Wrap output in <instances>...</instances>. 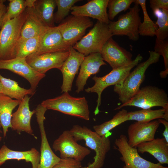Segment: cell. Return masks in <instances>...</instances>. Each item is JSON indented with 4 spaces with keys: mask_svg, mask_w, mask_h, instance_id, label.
Returning <instances> with one entry per match:
<instances>
[{
    "mask_svg": "<svg viewBox=\"0 0 168 168\" xmlns=\"http://www.w3.org/2000/svg\"><path fill=\"white\" fill-rule=\"evenodd\" d=\"M69 131L76 142L84 140L86 146L95 152L93 161L82 168H102L106 155L111 148L108 133L100 136L87 127L77 124L73 125Z\"/></svg>",
    "mask_w": 168,
    "mask_h": 168,
    "instance_id": "obj_1",
    "label": "cell"
},
{
    "mask_svg": "<svg viewBox=\"0 0 168 168\" xmlns=\"http://www.w3.org/2000/svg\"><path fill=\"white\" fill-rule=\"evenodd\" d=\"M149 57L146 61L138 63L121 84L114 86V91L118 95L122 104L129 101L138 91L145 80L147 68L159 61L160 56L158 54L153 51H149Z\"/></svg>",
    "mask_w": 168,
    "mask_h": 168,
    "instance_id": "obj_2",
    "label": "cell"
},
{
    "mask_svg": "<svg viewBox=\"0 0 168 168\" xmlns=\"http://www.w3.org/2000/svg\"><path fill=\"white\" fill-rule=\"evenodd\" d=\"M28 13L27 7L17 17L7 20L3 23L0 31V60L16 58L21 30Z\"/></svg>",
    "mask_w": 168,
    "mask_h": 168,
    "instance_id": "obj_3",
    "label": "cell"
},
{
    "mask_svg": "<svg viewBox=\"0 0 168 168\" xmlns=\"http://www.w3.org/2000/svg\"><path fill=\"white\" fill-rule=\"evenodd\" d=\"M40 105L47 110L58 111L86 120L90 119L88 102L85 97H73L68 92H64L55 98L44 100Z\"/></svg>",
    "mask_w": 168,
    "mask_h": 168,
    "instance_id": "obj_4",
    "label": "cell"
},
{
    "mask_svg": "<svg viewBox=\"0 0 168 168\" xmlns=\"http://www.w3.org/2000/svg\"><path fill=\"white\" fill-rule=\"evenodd\" d=\"M142 59V56L139 54L130 63L112 69L110 72L103 77H93L92 79L95 82V84L92 86L86 89L85 91L87 93L95 92L98 95L97 105L94 112L95 115H97L100 112L99 107L101 104V95L103 90L109 86L121 84L132 69L136 66Z\"/></svg>",
    "mask_w": 168,
    "mask_h": 168,
    "instance_id": "obj_5",
    "label": "cell"
},
{
    "mask_svg": "<svg viewBox=\"0 0 168 168\" xmlns=\"http://www.w3.org/2000/svg\"><path fill=\"white\" fill-rule=\"evenodd\" d=\"M127 106H135L142 109L160 106L165 110H168V95L162 89L155 86H146L140 89L129 101L114 110H119Z\"/></svg>",
    "mask_w": 168,
    "mask_h": 168,
    "instance_id": "obj_6",
    "label": "cell"
},
{
    "mask_svg": "<svg viewBox=\"0 0 168 168\" xmlns=\"http://www.w3.org/2000/svg\"><path fill=\"white\" fill-rule=\"evenodd\" d=\"M113 35L108 24L97 21L93 27L72 47L85 56L100 53L104 45Z\"/></svg>",
    "mask_w": 168,
    "mask_h": 168,
    "instance_id": "obj_7",
    "label": "cell"
},
{
    "mask_svg": "<svg viewBox=\"0 0 168 168\" xmlns=\"http://www.w3.org/2000/svg\"><path fill=\"white\" fill-rule=\"evenodd\" d=\"M125 14L121 15L117 21H110L108 24L113 35H126L129 39L136 41L139 39V27L141 23L139 5L135 3Z\"/></svg>",
    "mask_w": 168,
    "mask_h": 168,
    "instance_id": "obj_8",
    "label": "cell"
},
{
    "mask_svg": "<svg viewBox=\"0 0 168 168\" xmlns=\"http://www.w3.org/2000/svg\"><path fill=\"white\" fill-rule=\"evenodd\" d=\"M93 25L89 17L72 15L67 16L57 27L65 42L73 46L84 36L86 29Z\"/></svg>",
    "mask_w": 168,
    "mask_h": 168,
    "instance_id": "obj_9",
    "label": "cell"
},
{
    "mask_svg": "<svg viewBox=\"0 0 168 168\" xmlns=\"http://www.w3.org/2000/svg\"><path fill=\"white\" fill-rule=\"evenodd\" d=\"M114 144L116 148L121 155L120 159L124 163L123 168H168L159 163H155L142 158L136 147L129 145L125 135L122 134L116 139Z\"/></svg>",
    "mask_w": 168,
    "mask_h": 168,
    "instance_id": "obj_10",
    "label": "cell"
},
{
    "mask_svg": "<svg viewBox=\"0 0 168 168\" xmlns=\"http://www.w3.org/2000/svg\"><path fill=\"white\" fill-rule=\"evenodd\" d=\"M52 148L60 152L61 159L72 158L81 161L91 151L77 143L69 130H65L53 142Z\"/></svg>",
    "mask_w": 168,
    "mask_h": 168,
    "instance_id": "obj_11",
    "label": "cell"
},
{
    "mask_svg": "<svg viewBox=\"0 0 168 168\" xmlns=\"http://www.w3.org/2000/svg\"><path fill=\"white\" fill-rule=\"evenodd\" d=\"M47 110L40 104L35 110L41 138L40 158L38 168H52L61 159L54 153L47 138L44 125L45 119L44 114Z\"/></svg>",
    "mask_w": 168,
    "mask_h": 168,
    "instance_id": "obj_12",
    "label": "cell"
},
{
    "mask_svg": "<svg viewBox=\"0 0 168 168\" xmlns=\"http://www.w3.org/2000/svg\"><path fill=\"white\" fill-rule=\"evenodd\" d=\"M69 54L68 50L30 55L26 59L28 64L36 72L45 74L53 68L60 70Z\"/></svg>",
    "mask_w": 168,
    "mask_h": 168,
    "instance_id": "obj_13",
    "label": "cell"
},
{
    "mask_svg": "<svg viewBox=\"0 0 168 168\" xmlns=\"http://www.w3.org/2000/svg\"><path fill=\"white\" fill-rule=\"evenodd\" d=\"M9 70L24 77L29 82L30 89L35 91L40 81L45 76L35 71L27 62L25 58H15L0 60V69Z\"/></svg>",
    "mask_w": 168,
    "mask_h": 168,
    "instance_id": "obj_14",
    "label": "cell"
},
{
    "mask_svg": "<svg viewBox=\"0 0 168 168\" xmlns=\"http://www.w3.org/2000/svg\"><path fill=\"white\" fill-rule=\"evenodd\" d=\"M100 53L103 60L106 62L112 69L127 65L133 60L132 54L120 47L112 37L104 45Z\"/></svg>",
    "mask_w": 168,
    "mask_h": 168,
    "instance_id": "obj_15",
    "label": "cell"
},
{
    "mask_svg": "<svg viewBox=\"0 0 168 168\" xmlns=\"http://www.w3.org/2000/svg\"><path fill=\"white\" fill-rule=\"evenodd\" d=\"M70 47L64 41L57 26H48L41 35L37 49L30 55L68 50Z\"/></svg>",
    "mask_w": 168,
    "mask_h": 168,
    "instance_id": "obj_16",
    "label": "cell"
},
{
    "mask_svg": "<svg viewBox=\"0 0 168 168\" xmlns=\"http://www.w3.org/2000/svg\"><path fill=\"white\" fill-rule=\"evenodd\" d=\"M158 120L148 122H136L128 129V143L133 147L142 142L155 139V133L160 124Z\"/></svg>",
    "mask_w": 168,
    "mask_h": 168,
    "instance_id": "obj_17",
    "label": "cell"
},
{
    "mask_svg": "<svg viewBox=\"0 0 168 168\" xmlns=\"http://www.w3.org/2000/svg\"><path fill=\"white\" fill-rule=\"evenodd\" d=\"M69 51V55L60 69L63 76V82L61 87L62 92L71 91L75 76L78 73L85 56L75 49L72 46L70 47Z\"/></svg>",
    "mask_w": 168,
    "mask_h": 168,
    "instance_id": "obj_18",
    "label": "cell"
},
{
    "mask_svg": "<svg viewBox=\"0 0 168 168\" xmlns=\"http://www.w3.org/2000/svg\"><path fill=\"white\" fill-rule=\"evenodd\" d=\"M30 97L28 95L25 96L21 101L16 111L12 114L11 121L12 129L20 134L25 132L31 135H34L31 126V119L35 110H30L29 102Z\"/></svg>",
    "mask_w": 168,
    "mask_h": 168,
    "instance_id": "obj_19",
    "label": "cell"
},
{
    "mask_svg": "<svg viewBox=\"0 0 168 168\" xmlns=\"http://www.w3.org/2000/svg\"><path fill=\"white\" fill-rule=\"evenodd\" d=\"M109 0H91L81 6H73L72 15L91 17L108 24L110 21L107 13Z\"/></svg>",
    "mask_w": 168,
    "mask_h": 168,
    "instance_id": "obj_20",
    "label": "cell"
},
{
    "mask_svg": "<svg viewBox=\"0 0 168 168\" xmlns=\"http://www.w3.org/2000/svg\"><path fill=\"white\" fill-rule=\"evenodd\" d=\"M106 65L100 53L91 54L85 56L80 66L79 74L76 81L77 93L83 91L88 78L98 73L100 67Z\"/></svg>",
    "mask_w": 168,
    "mask_h": 168,
    "instance_id": "obj_21",
    "label": "cell"
},
{
    "mask_svg": "<svg viewBox=\"0 0 168 168\" xmlns=\"http://www.w3.org/2000/svg\"><path fill=\"white\" fill-rule=\"evenodd\" d=\"M28 9V15L21 28L17 47L26 40L41 35L48 27L40 18L34 7Z\"/></svg>",
    "mask_w": 168,
    "mask_h": 168,
    "instance_id": "obj_22",
    "label": "cell"
},
{
    "mask_svg": "<svg viewBox=\"0 0 168 168\" xmlns=\"http://www.w3.org/2000/svg\"><path fill=\"white\" fill-rule=\"evenodd\" d=\"M40 158V152L34 147L29 150L20 151L12 150L4 145L0 149V166L8 160H24L30 162L32 168H38Z\"/></svg>",
    "mask_w": 168,
    "mask_h": 168,
    "instance_id": "obj_23",
    "label": "cell"
},
{
    "mask_svg": "<svg viewBox=\"0 0 168 168\" xmlns=\"http://www.w3.org/2000/svg\"><path fill=\"white\" fill-rule=\"evenodd\" d=\"M136 147L138 153L148 152L157 160L160 164H168V143L164 138L142 142Z\"/></svg>",
    "mask_w": 168,
    "mask_h": 168,
    "instance_id": "obj_24",
    "label": "cell"
},
{
    "mask_svg": "<svg viewBox=\"0 0 168 168\" xmlns=\"http://www.w3.org/2000/svg\"><path fill=\"white\" fill-rule=\"evenodd\" d=\"M21 101L13 100L0 93V122L3 131L4 138L6 137L8 128H12V112L19 105Z\"/></svg>",
    "mask_w": 168,
    "mask_h": 168,
    "instance_id": "obj_25",
    "label": "cell"
},
{
    "mask_svg": "<svg viewBox=\"0 0 168 168\" xmlns=\"http://www.w3.org/2000/svg\"><path fill=\"white\" fill-rule=\"evenodd\" d=\"M0 82L2 85L1 93L17 100L21 101L25 96L33 95L35 92L30 88L26 89L20 87L16 81L5 78L0 74Z\"/></svg>",
    "mask_w": 168,
    "mask_h": 168,
    "instance_id": "obj_26",
    "label": "cell"
},
{
    "mask_svg": "<svg viewBox=\"0 0 168 168\" xmlns=\"http://www.w3.org/2000/svg\"><path fill=\"white\" fill-rule=\"evenodd\" d=\"M56 6L55 0H36L34 8L40 18L47 26H55L54 12Z\"/></svg>",
    "mask_w": 168,
    "mask_h": 168,
    "instance_id": "obj_27",
    "label": "cell"
},
{
    "mask_svg": "<svg viewBox=\"0 0 168 168\" xmlns=\"http://www.w3.org/2000/svg\"><path fill=\"white\" fill-rule=\"evenodd\" d=\"M128 112L124 109L120 110L110 120L93 126L94 131L100 136L108 134L110 131L114 128L128 121Z\"/></svg>",
    "mask_w": 168,
    "mask_h": 168,
    "instance_id": "obj_28",
    "label": "cell"
},
{
    "mask_svg": "<svg viewBox=\"0 0 168 168\" xmlns=\"http://www.w3.org/2000/svg\"><path fill=\"white\" fill-rule=\"evenodd\" d=\"M162 108L156 110L142 109L128 112V120H134L141 122H148L155 119L164 118L165 110Z\"/></svg>",
    "mask_w": 168,
    "mask_h": 168,
    "instance_id": "obj_29",
    "label": "cell"
},
{
    "mask_svg": "<svg viewBox=\"0 0 168 168\" xmlns=\"http://www.w3.org/2000/svg\"><path fill=\"white\" fill-rule=\"evenodd\" d=\"M134 3L140 6L143 15V21L141 23L139 27V35L150 37L155 35L157 26L148 15L146 7V0H135Z\"/></svg>",
    "mask_w": 168,
    "mask_h": 168,
    "instance_id": "obj_30",
    "label": "cell"
},
{
    "mask_svg": "<svg viewBox=\"0 0 168 168\" xmlns=\"http://www.w3.org/2000/svg\"><path fill=\"white\" fill-rule=\"evenodd\" d=\"M36 0H9L3 23L19 16L27 7H33Z\"/></svg>",
    "mask_w": 168,
    "mask_h": 168,
    "instance_id": "obj_31",
    "label": "cell"
},
{
    "mask_svg": "<svg viewBox=\"0 0 168 168\" xmlns=\"http://www.w3.org/2000/svg\"><path fill=\"white\" fill-rule=\"evenodd\" d=\"M153 13L157 17L156 24L158 28L155 35L158 39L165 40L168 36V10H158Z\"/></svg>",
    "mask_w": 168,
    "mask_h": 168,
    "instance_id": "obj_32",
    "label": "cell"
},
{
    "mask_svg": "<svg viewBox=\"0 0 168 168\" xmlns=\"http://www.w3.org/2000/svg\"><path fill=\"white\" fill-rule=\"evenodd\" d=\"M41 35L26 40L18 45L16 49V58H26L33 53L38 48Z\"/></svg>",
    "mask_w": 168,
    "mask_h": 168,
    "instance_id": "obj_33",
    "label": "cell"
},
{
    "mask_svg": "<svg viewBox=\"0 0 168 168\" xmlns=\"http://www.w3.org/2000/svg\"><path fill=\"white\" fill-rule=\"evenodd\" d=\"M80 0H55L57 11L54 16V22L59 24L68 15L72 7Z\"/></svg>",
    "mask_w": 168,
    "mask_h": 168,
    "instance_id": "obj_34",
    "label": "cell"
},
{
    "mask_svg": "<svg viewBox=\"0 0 168 168\" xmlns=\"http://www.w3.org/2000/svg\"><path fill=\"white\" fill-rule=\"evenodd\" d=\"M135 0H109L107 5L108 13L109 20L114 19L120 12L125 11L130 8L131 4Z\"/></svg>",
    "mask_w": 168,
    "mask_h": 168,
    "instance_id": "obj_35",
    "label": "cell"
},
{
    "mask_svg": "<svg viewBox=\"0 0 168 168\" xmlns=\"http://www.w3.org/2000/svg\"><path fill=\"white\" fill-rule=\"evenodd\" d=\"M154 51L162 55L163 58L165 70L161 71L160 75L162 78H166L168 74V41L166 40H162L156 38Z\"/></svg>",
    "mask_w": 168,
    "mask_h": 168,
    "instance_id": "obj_36",
    "label": "cell"
},
{
    "mask_svg": "<svg viewBox=\"0 0 168 168\" xmlns=\"http://www.w3.org/2000/svg\"><path fill=\"white\" fill-rule=\"evenodd\" d=\"M81 161L72 158L61 159L52 168H82Z\"/></svg>",
    "mask_w": 168,
    "mask_h": 168,
    "instance_id": "obj_37",
    "label": "cell"
},
{
    "mask_svg": "<svg viewBox=\"0 0 168 168\" xmlns=\"http://www.w3.org/2000/svg\"><path fill=\"white\" fill-rule=\"evenodd\" d=\"M149 3L153 12L160 9L168 10V0H150Z\"/></svg>",
    "mask_w": 168,
    "mask_h": 168,
    "instance_id": "obj_38",
    "label": "cell"
},
{
    "mask_svg": "<svg viewBox=\"0 0 168 168\" xmlns=\"http://www.w3.org/2000/svg\"><path fill=\"white\" fill-rule=\"evenodd\" d=\"M6 0H0V31L3 25L4 16L7 11V7L4 4Z\"/></svg>",
    "mask_w": 168,
    "mask_h": 168,
    "instance_id": "obj_39",
    "label": "cell"
},
{
    "mask_svg": "<svg viewBox=\"0 0 168 168\" xmlns=\"http://www.w3.org/2000/svg\"><path fill=\"white\" fill-rule=\"evenodd\" d=\"M158 120L160 124H162L165 127L163 135L166 141L168 143V121L163 119H159Z\"/></svg>",
    "mask_w": 168,
    "mask_h": 168,
    "instance_id": "obj_40",
    "label": "cell"
},
{
    "mask_svg": "<svg viewBox=\"0 0 168 168\" xmlns=\"http://www.w3.org/2000/svg\"><path fill=\"white\" fill-rule=\"evenodd\" d=\"M2 88V85L0 82V93H1V91Z\"/></svg>",
    "mask_w": 168,
    "mask_h": 168,
    "instance_id": "obj_41",
    "label": "cell"
},
{
    "mask_svg": "<svg viewBox=\"0 0 168 168\" xmlns=\"http://www.w3.org/2000/svg\"><path fill=\"white\" fill-rule=\"evenodd\" d=\"M2 127V126L1 124V123H0V131H0V129H1V128ZM2 138L1 137V136H0V141L2 140Z\"/></svg>",
    "mask_w": 168,
    "mask_h": 168,
    "instance_id": "obj_42",
    "label": "cell"
}]
</instances>
